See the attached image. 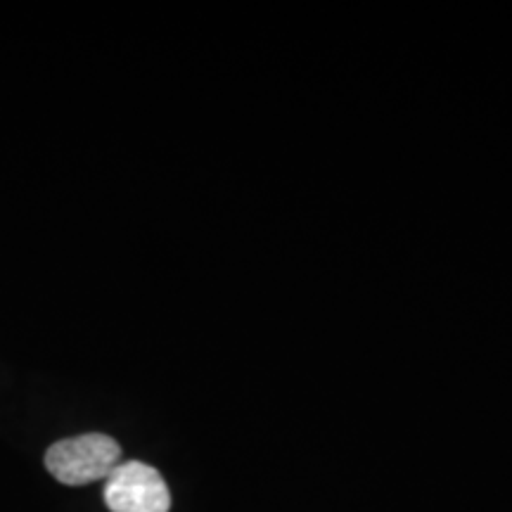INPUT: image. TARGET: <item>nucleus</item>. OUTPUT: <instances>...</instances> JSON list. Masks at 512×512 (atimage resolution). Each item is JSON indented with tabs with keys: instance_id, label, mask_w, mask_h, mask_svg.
Here are the masks:
<instances>
[{
	"instance_id": "2",
	"label": "nucleus",
	"mask_w": 512,
	"mask_h": 512,
	"mask_svg": "<svg viewBox=\"0 0 512 512\" xmlns=\"http://www.w3.org/2000/svg\"><path fill=\"white\" fill-rule=\"evenodd\" d=\"M105 503L112 512H169L171 494L155 467L128 460L105 479Z\"/></svg>"
},
{
	"instance_id": "1",
	"label": "nucleus",
	"mask_w": 512,
	"mask_h": 512,
	"mask_svg": "<svg viewBox=\"0 0 512 512\" xmlns=\"http://www.w3.org/2000/svg\"><path fill=\"white\" fill-rule=\"evenodd\" d=\"M121 460V448L107 434H81L48 448L46 467L60 484L86 486L107 479Z\"/></svg>"
}]
</instances>
